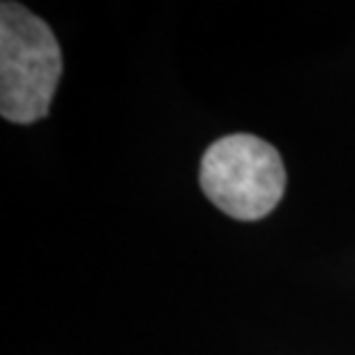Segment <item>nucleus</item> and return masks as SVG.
Masks as SVG:
<instances>
[{"instance_id":"1","label":"nucleus","mask_w":355,"mask_h":355,"mask_svg":"<svg viewBox=\"0 0 355 355\" xmlns=\"http://www.w3.org/2000/svg\"><path fill=\"white\" fill-rule=\"evenodd\" d=\"M62 74L60 44L53 31L24 5H0V113L31 125L49 113Z\"/></svg>"},{"instance_id":"2","label":"nucleus","mask_w":355,"mask_h":355,"mask_svg":"<svg viewBox=\"0 0 355 355\" xmlns=\"http://www.w3.org/2000/svg\"><path fill=\"white\" fill-rule=\"evenodd\" d=\"M198 180L219 210L243 222L270 215L286 189V171L277 148L254 134L215 141L201 159Z\"/></svg>"}]
</instances>
